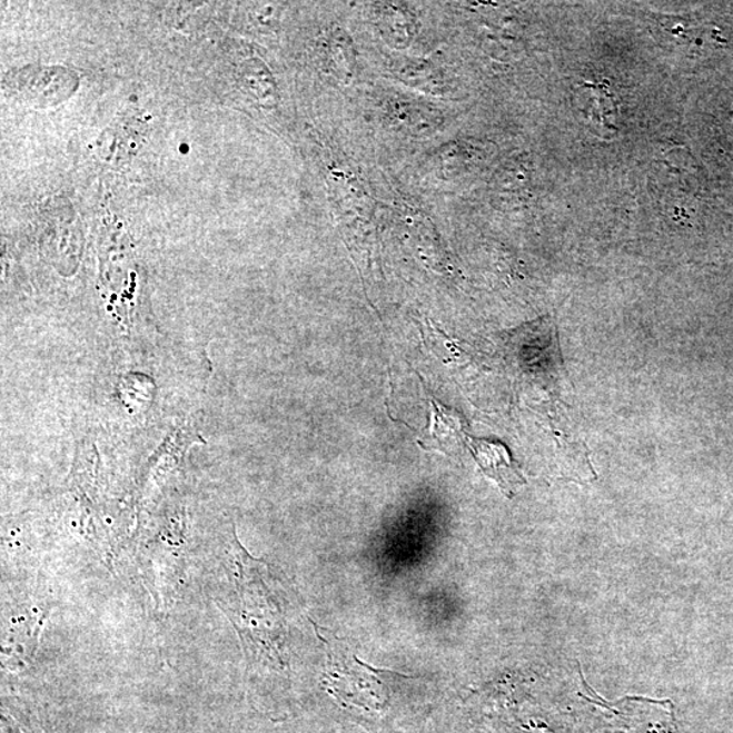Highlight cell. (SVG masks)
<instances>
[{"mask_svg": "<svg viewBox=\"0 0 733 733\" xmlns=\"http://www.w3.org/2000/svg\"><path fill=\"white\" fill-rule=\"evenodd\" d=\"M313 625L328 650L326 683L330 685L331 693L345 704L350 702L356 706H374L379 710L386 702L380 677L389 671L373 668L372 665L363 663L341 638L326 637L316 624Z\"/></svg>", "mask_w": 733, "mask_h": 733, "instance_id": "6da1fadb", "label": "cell"}, {"mask_svg": "<svg viewBox=\"0 0 733 733\" xmlns=\"http://www.w3.org/2000/svg\"><path fill=\"white\" fill-rule=\"evenodd\" d=\"M331 205L338 219L348 229L366 231L372 224L373 202L359 180L333 164L329 175Z\"/></svg>", "mask_w": 733, "mask_h": 733, "instance_id": "7a4b0ae2", "label": "cell"}, {"mask_svg": "<svg viewBox=\"0 0 733 733\" xmlns=\"http://www.w3.org/2000/svg\"><path fill=\"white\" fill-rule=\"evenodd\" d=\"M387 125L412 137H428L443 126L445 119L439 109L412 97L390 96L382 103Z\"/></svg>", "mask_w": 733, "mask_h": 733, "instance_id": "3957f363", "label": "cell"}, {"mask_svg": "<svg viewBox=\"0 0 733 733\" xmlns=\"http://www.w3.org/2000/svg\"><path fill=\"white\" fill-rule=\"evenodd\" d=\"M373 20L387 44L394 48L409 47L417 34L416 16L404 4H374Z\"/></svg>", "mask_w": 733, "mask_h": 733, "instance_id": "277c9868", "label": "cell"}, {"mask_svg": "<svg viewBox=\"0 0 733 733\" xmlns=\"http://www.w3.org/2000/svg\"><path fill=\"white\" fill-rule=\"evenodd\" d=\"M472 452L486 476L495 479L508 497H513L514 489L525 485V478L511 462L507 449L502 445H492L488 442H472Z\"/></svg>", "mask_w": 733, "mask_h": 733, "instance_id": "5b68a950", "label": "cell"}, {"mask_svg": "<svg viewBox=\"0 0 733 733\" xmlns=\"http://www.w3.org/2000/svg\"><path fill=\"white\" fill-rule=\"evenodd\" d=\"M326 66L338 81H353L356 71V52L353 39L340 28L331 29L325 37Z\"/></svg>", "mask_w": 733, "mask_h": 733, "instance_id": "8992f818", "label": "cell"}, {"mask_svg": "<svg viewBox=\"0 0 733 733\" xmlns=\"http://www.w3.org/2000/svg\"><path fill=\"white\" fill-rule=\"evenodd\" d=\"M479 152L476 146L467 141H452L443 145L430 157V168L439 172L440 176L457 175L476 161Z\"/></svg>", "mask_w": 733, "mask_h": 733, "instance_id": "52a82bcc", "label": "cell"}, {"mask_svg": "<svg viewBox=\"0 0 733 733\" xmlns=\"http://www.w3.org/2000/svg\"><path fill=\"white\" fill-rule=\"evenodd\" d=\"M398 73L399 77L405 79L406 83L415 86L417 89L433 91V95H437L436 91L443 90V77L433 66L408 65L404 66Z\"/></svg>", "mask_w": 733, "mask_h": 733, "instance_id": "ba28073f", "label": "cell"}, {"mask_svg": "<svg viewBox=\"0 0 733 733\" xmlns=\"http://www.w3.org/2000/svg\"><path fill=\"white\" fill-rule=\"evenodd\" d=\"M497 187L504 192H521L529 180L528 166L522 161L505 165L497 175Z\"/></svg>", "mask_w": 733, "mask_h": 733, "instance_id": "9c48e42d", "label": "cell"}]
</instances>
